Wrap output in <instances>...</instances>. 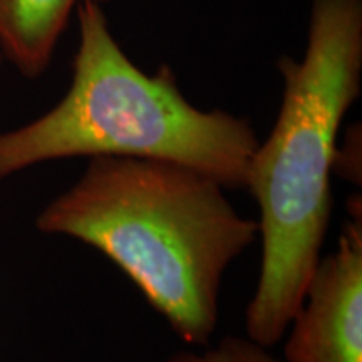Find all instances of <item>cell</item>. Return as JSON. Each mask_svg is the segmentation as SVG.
Masks as SVG:
<instances>
[{"instance_id": "4", "label": "cell", "mask_w": 362, "mask_h": 362, "mask_svg": "<svg viewBox=\"0 0 362 362\" xmlns=\"http://www.w3.org/2000/svg\"><path fill=\"white\" fill-rule=\"evenodd\" d=\"M351 220L336 252L320 257L304 298L285 330V362H362V206L349 202Z\"/></svg>"}, {"instance_id": "6", "label": "cell", "mask_w": 362, "mask_h": 362, "mask_svg": "<svg viewBox=\"0 0 362 362\" xmlns=\"http://www.w3.org/2000/svg\"><path fill=\"white\" fill-rule=\"evenodd\" d=\"M267 349L269 347L260 346L248 337H225L216 346L206 347L202 352H176L168 362H285L272 356Z\"/></svg>"}, {"instance_id": "3", "label": "cell", "mask_w": 362, "mask_h": 362, "mask_svg": "<svg viewBox=\"0 0 362 362\" xmlns=\"http://www.w3.org/2000/svg\"><path fill=\"white\" fill-rule=\"evenodd\" d=\"M76 17L69 89L42 116L0 133V181L49 161L115 156L180 163L245 189L260 141L250 121L193 106L170 66L139 69L111 34L103 6L83 2Z\"/></svg>"}, {"instance_id": "7", "label": "cell", "mask_w": 362, "mask_h": 362, "mask_svg": "<svg viewBox=\"0 0 362 362\" xmlns=\"http://www.w3.org/2000/svg\"><path fill=\"white\" fill-rule=\"evenodd\" d=\"M362 136L361 126H351L339 138L336 156H334V175L361 187L362 178Z\"/></svg>"}, {"instance_id": "2", "label": "cell", "mask_w": 362, "mask_h": 362, "mask_svg": "<svg viewBox=\"0 0 362 362\" xmlns=\"http://www.w3.org/2000/svg\"><path fill=\"white\" fill-rule=\"evenodd\" d=\"M277 66L282 104L253 151L245 183L259 206L262 242L245 330L264 347L284 339L322 257L334 156L344 117L361 94L362 0H312L304 57L282 56Z\"/></svg>"}, {"instance_id": "1", "label": "cell", "mask_w": 362, "mask_h": 362, "mask_svg": "<svg viewBox=\"0 0 362 362\" xmlns=\"http://www.w3.org/2000/svg\"><path fill=\"white\" fill-rule=\"evenodd\" d=\"M214 176L173 161L89 158L35 218L40 233L83 242L115 264L188 346L218 325L228 267L259 238Z\"/></svg>"}, {"instance_id": "8", "label": "cell", "mask_w": 362, "mask_h": 362, "mask_svg": "<svg viewBox=\"0 0 362 362\" xmlns=\"http://www.w3.org/2000/svg\"><path fill=\"white\" fill-rule=\"evenodd\" d=\"M2 59H4V56H2V51H0V64H2Z\"/></svg>"}, {"instance_id": "5", "label": "cell", "mask_w": 362, "mask_h": 362, "mask_svg": "<svg viewBox=\"0 0 362 362\" xmlns=\"http://www.w3.org/2000/svg\"><path fill=\"white\" fill-rule=\"evenodd\" d=\"M83 2L110 0H0V51L25 76L37 79L51 66L72 13Z\"/></svg>"}]
</instances>
